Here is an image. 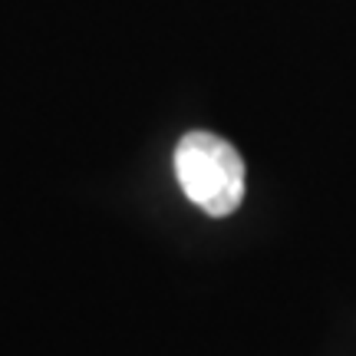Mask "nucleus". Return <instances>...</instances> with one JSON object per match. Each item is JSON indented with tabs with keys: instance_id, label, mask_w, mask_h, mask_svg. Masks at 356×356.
<instances>
[{
	"instance_id": "nucleus-1",
	"label": "nucleus",
	"mask_w": 356,
	"mask_h": 356,
	"mask_svg": "<svg viewBox=\"0 0 356 356\" xmlns=\"http://www.w3.org/2000/svg\"><path fill=\"white\" fill-rule=\"evenodd\" d=\"M175 175L191 204L204 215L228 218L244 202V162L215 132H188L175 149Z\"/></svg>"
}]
</instances>
